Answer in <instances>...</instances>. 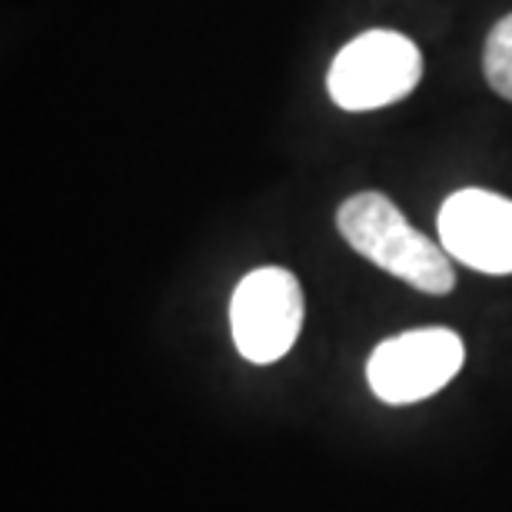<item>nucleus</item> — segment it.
Returning <instances> with one entry per match:
<instances>
[{
	"mask_svg": "<svg viewBox=\"0 0 512 512\" xmlns=\"http://www.w3.org/2000/svg\"><path fill=\"white\" fill-rule=\"evenodd\" d=\"M436 227L456 263L493 276L512 273V200L479 187L456 190L439 207Z\"/></svg>",
	"mask_w": 512,
	"mask_h": 512,
	"instance_id": "5",
	"label": "nucleus"
},
{
	"mask_svg": "<svg viewBox=\"0 0 512 512\" xmlns=\"http://www.w3.org/2000/svg\"><path fill=\"white\" fill-rule=\"evenodd\" d=\"M336 227L356 253L376 263L380 270L399 276L413 290L429 296H443L453 290V256L446 253L443 243L409 227V220L383 193L366 190L343 200L336 210Z\"/></svg>",
	"mask_w": 512,
	"mask_h": 512,
	"instance_id": "1",
	"label": "nucleus"
},
{
	"mask_svg": "<svg viewBox=\"0 0 512 512\" xmlns=\"http://www.w3.org/2000/svg\"><path fill=\"white\" fill-rule=\"evenodd\" d=\"M303 326V290L283 266L247 273L230 300V330L243 360L256 366L283 360Z\"/></svg>",
	"mask_w": 512,
	"mask_h": 512,
	"instance_id": "3",
	"label": "nucleus"
},
{
	"mask_svg": "<svg viewBox=\"0 0 512 512\" xmlns=\"http://www.w3.org/2000/svg\"><path fill=\"white\" fill-rule=\"evenodd\" d=\"M419 74H423V57L413 40L396 30H366L333 57L326 90L336 107L360 114L413 94Z\"/></svg>",
	"mask_w": 512,
	"mask_h": 512,
	"instance_id": "2",
	"label": "nucleus"
},
{
	"mask_svg": "<svg viewBox=\"0 0 512 512\" xmlns=\"http://www.w3.org/2000/svg\"><path fill=\"white\" fill-rule=\"evenodd\" d=\"M483 70H486L489 87H493L499 97L512 100V14L503 17L493 30H489Z\"/></svg>",
	"mask_w": 512,
	"mask_h": 512,
	"instance_id": "6",
	"label": "nucleus"
},
{
	"mask_svg": "<svg viewBox=\"0 0 512 512\" xmlns=\"http://www.w3.org/2000/svg\"><path fill=\"white\" fill-rule=\"evenodd\" d=\"M466 346L453 330L429 326L383 340L366 363L370 389L389 406L419 403L463 370Z\"/></svg>",
	"mask_w": 512,
	"mask_h": 512,
	"instance_id": "4",
	"label": "nucleus"
}]
</instances>
